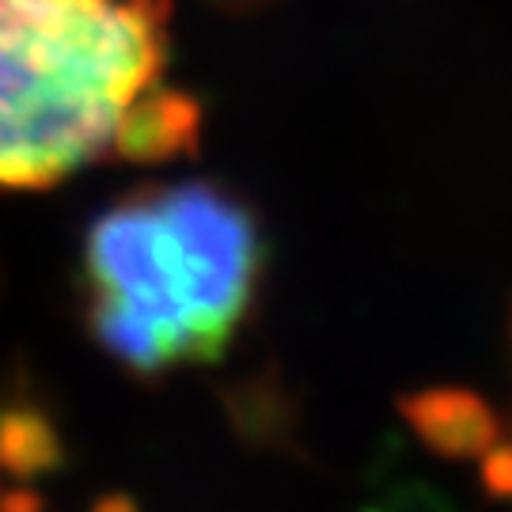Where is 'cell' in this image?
Returning a JSON list of instances; mask_svg holds the SVG:
<instances>
[{"label": "cell", "instance_id": "1", "mask_svg": "<svg viewBox=\"0 0 512 512\" xmlns=\"http://www.w3.org/2000/svg\"><path fill=\"white\" fill-rule=\"evenodd\" d=\"M167 27V0H0V190L190 152L202 110L167 84Z\"/></svg>", "mask_w": 512, "mask_h": 512}, {"label": "cell", "instance_id": "2", "mask_svg": "<svg viewBox=\"0 0 512 512\" xmlns=\"http://www.w3.org/2000/svg\"><path fill=\"white\" fill-rule=\"evenodd\" d=\"M266 258L255 205L224 183L137 186L95 213L80 239L84 327L133 380L213 365L255 315Z\"/></svg>", "mask_w": 512, "mask_h": 512}, {"label": "cell", "instance_id": "3", "mask_svg": "<svg viewBox=\"0 0 512 512\" xmlns=\"http://www.w3.org/2000/svg\"><path fill=\"white\" fill-rule=\"evenodd\" d=\"M490 478H494L501 490L512 494V444H497V456L490 463Z\"/></svg>", "mask_w": 512, "mask_h": 512}]
</instances>
